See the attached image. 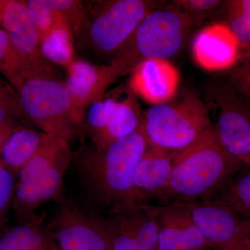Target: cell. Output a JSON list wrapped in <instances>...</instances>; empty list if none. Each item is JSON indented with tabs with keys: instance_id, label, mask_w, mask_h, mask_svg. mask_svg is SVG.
Wrapping results in <instances>:
<instances>
[{
	"instance_id": "obj_1",
	"label": "cell",
	"mask_w": 250,
	"mask_h": 250,
	"mask_svg": "<svg viewBox=\"0 0 250 250\" xmlns=\"http://www.w3.org/2000/svg\"><path fill=\"white\" fill-rule=\"evenodd\" d=\"M147 147L143 120L134 132L106 147H81L72 159L82 202L103 215L146 203L135 187L134 173Z\"/></svg>"
},
{
	"instance_id": "obj_2",
	"label": "cell",
	"mask_w": 250,
	"mask_h": 250,
	"mask_svg": "<svg viewBox=\"0 0 250 250\" xmlns=\"http://www.w3.org/2000/svg\"><path fill=\"white\" fill-rule=\"evenodd\" d=\"M245 167L225 152L212 126L191 146L174 154L160 205L213 198Z\"/></svg>"
},
{
	"instance_id": "obj_3",
	"label": "cell",
	"mask_w": 250,
	"mask_h": 250,
	"mask_svg": "<svg viewBox=\"0 0 250 250\" xmlns=\"http://www.w3.org/2000/svg\"><path fill=\"white\" fill-rule=\"evenodd\" d=\"M193 26L173 3L159 6L145 16L108 65L118 80L147 59L167 60L180 50Z\"/></svg>"
},
{
	"instance_id": "obj_4",
	"label": "cell",
	"mask_w": 250,
	"mask_h": 250,
	"mask_svg": "<svg viewBox=\"0 0 250 250\" xmlns=\"http://www.w3.org/2000/svg\"><path fill=\"white\" fill-rule=\"evenodd\" d=\"M72 159L68 141L49 134L37 154L18 174L12 202L16 220L35 214L46 202L62 200V179Z\"/></svg>"
},
{
	"instance_id": "obj_5",
	"label": "cell",
	"mask_w": 250,
	"mask_h": 250,
	"mask_svg": "<svg viewBox=\"0 0 250 250\" xmlns=\"http://www.w3.org/2000/svg\"><path fill=\"white\" fill-rule=\"evenodd\" d=\"M148 146L174 153L191 146L212 127L205 104L193 92L153 105L143 116Z\"/></svg>"
},
{
	"instance_id": "obj_6",
	"label": "cell",
	"mask_w": 250,
	"mask_h": 250,
	"mask_svg": "<svg viewBox=\"0 0 250 250\" xmlns=\"http://www.w3.org/2000/svg\"><path fill=\"white\" fill-rule=\"evenodd\" d=\"M15 90L24 122L67 141L80 134L83 115L77 109L65 83L34 77L23 81Z\"/></svg>"
},
{
	"instance_id": "obj_7",
	"label": "cell",
	"mask_w": 250,
	"mask_h": 250,
	"mask_svg": "<svg viewBox=\"0 0 250 250\" xmlns=\"http://www.w3.org/2000/svg\"><path fill=\"white\" fill-rule=\"evenodd\" d=\"M203 102L219 143L237 162L250 166V104L226 81H208Z\"/></svg>"
},
{
	"instance_id": "obj_8",
	"label": "cell",
	"mask_w": 250,
	"mask_h": 250,
	"mask_svg": "<svg viewBox=\"0 0 250 250\" xmlns=\"http://www.w3.org/2000/svg\"><path fill=\"white\" fill-rule=\"evenodd\" d=\"M143 120L137 95L129 86L120 85L90 104L85 109L80 134L102 149L134 132Z\"/></svg>"
},
{
	"instance_id": "obj_9",
	"label": "cell",
	"mask_w": 250,
	"mask_h": 250,
	"mask_svg": "<svg viewBox=\"0 0 250 250\" xmlns=\"http://www.w3.org/2000/svg\"><path fill=\"white\" fill-rule=\"evenodd\" d=\"M161 2L152 0H111L100 2L88 16L82 34L94 52L113 55Z\"/></svg>"
},
{
	"instance_id": "obj_10",
	"label": "cell",
	"mask_w": 250,
	"mask_h": 250,
	"mask_svg": "<svg viewBox=\"0 0 250 250\" xmlns=\"http://www.w3.org/2000/svg\"><path fill=\"white\" fill-rule=\"evenodd\" d=\"M47 225L59 250H112L103 215L83 202L62 200Z\"/></svg>"
},
{
	"instance_id": "obj_11",
	"label": "cell",
	"mask_w": 250,
	"mask_h": 250,
	"mask_svg": "<svg viewBox=\"0 0 250 250\" xmlns=\"http://www.w3.org/2000/svg\"><path fill=\"white\" fill-rule=\"evenodd\" d=\"M2 29L27 69L30 78L57 80L51 62L41 49V38L25 1L8 0L3 16Z\"/></svg>"
},
{
	"instance_id": "obj_12",
	"label": "cell",
	"mask_w": 250,
	"mask_h": 250,
	"mask_svg": "<svg viewBox=\"0 0 250 250\" xmlns=\"http://www.w3.org/2000/svg\"><path fill=\"white\" fill-rule=\"evenodd\" d=\"M112 250H156L154 205L142 203L103 215Z\"/></svg>"
},
{
	"instance_id": "obj_13",
	"label": "cell",
	"mask_w": 250,
	"mask_h": 250,
	"mask_svg": "<svg viewBox=\"0 0 250 250\" xmlns=\"http://www.w3.org/2000/svg\"><path fill=\"white\" fill-rule=\"evenodd\" d=\"M179 203L213 250H225L250 232V220L215 200Z\"/></svg>"
},
{
	"instance_id": "obj_14",
	"label": "cell",
	"mask_w": 250,
	"mask_h": 250,
	"mask_svg": "<svg viewBox=\"0 0 250 250\" xmlns=\"http://www.w3.org/2000/svg\"><path fill=\"white\" fill-rule=\"evenodd\" d=\"M156 250H213L179 202L154 205Z\"/></svg>"
},
{
	"instance_id": "obj_15",
	"label": "cell",
	"mask_w": 250,
	"mask_h": 250,
	"mask_svg": "<svg viewBox=\"0 0 250 250\" xmlns=\"http://www.w3.org/2000/svg\"><path fill=\"white\" fill-rule=\"evenodd\" d=\"M241 49L239 41L225 23L204 28L192 45L195 62L208 71L232 68L241 58Z\"/></svg>"
},
{
	"instance_id": "obj_16",
	"label": "cell",
	"mask_w": 250,
	"mask_h": 250,
	"mask_svg": "<svg viewBox=\"0 0 250 250\" xmlns=\"http://www.w3.org/2000/svg\"><path fill=\"white\" fill-rule=\"evenodd\" d=\"M129 88L153 105L170 101L177 95L178 70L166 59H147L131 72Z\"/></svg>"
},
{
	"instance_id": "obj_17",
	"label": "cell",
	"mask_w": 250,
	"mask_h": 250,
	"mask_svg": "<svg viewBox=\"0 0 250 250\" xmlns=\"http://www.w3.org/2000/svg\"><path fill=\"white\" fill-rule=\"evenodd\" d=\"M67 70L65 86L83 115L90 104L103 96L118 80L109 65H94L83 59H74Z\"/></svg>"
},
{
	"instance_id": "obj_18",
	"label": "cell",
	"mask_w": 250,
	"mask_h": 250,
	"mask_svg": "<svg viewBox=\"0 0 250 250\" xmlns=\"http://www.w3.org/2000/svg\"><path fill=\"white\" fill-rule=\"evenodd\" d=\"M174 154L148 146L134 173L135 187L146 203L161 202L170 182Z\"/></svg>"
},
{
	"instance_id": "obj_19",
	"label": "cell",
	"mask_w": 250,
	"mask_h": 250,
	"mask_svg": "<svg viewBox=\"0 0 250 250\" xmlns=\"http://www.w3.org/2000/svg\"><path fill=\"white\" fill-rule=\"evenodd\" d=\"M42 211L18 220L0 233V250H59Z\"/></svg>"
},
{
	"instance_id": "obj_20",
	"label": "cell",
	"mask_w": 250,
	"mask_h": 250,
	"mask_svg": "<svg viewBox=\"0 0 250 250\" xmlns=\"http://www.w3.org/2000/svg\"><path fill=\"white\" fill-rule=\"evenodd\" d=\"M48 135L23 125L18 126L0 149V165L17 176L37 154Z\"/></svg>"
},
{
	"instance_id": "obj_21",
	"label": "cell",
	"mask_w": 250,
	"mask_h": 250,
	"mask_svg": "<svg viewBox=\"0 0 250 250\" xmlns=\"http://www.w3.org/2000/svg\"><path fill=\"white\" fill-rule=\"evenodd\" d=\"M210 200L226 206L242 218L250 220V170L237 174Z\"/></svg>"
},
{
	"instance_id": "obj_22",
	"label": "cell",
	"mask_w": 250,
	"mask_h": 250,
	"mask_svg": "<svg viewBox=\"0 0 250 250\" xmlns=\"http://www.w3.org/2000/svg\"><path fill=\"white\" fill-rule=\"evenodd\" d=\"M41 49L49 62L67 68L75 59L69 26L58 28L44 36L41 39Z\"/></svg>"
},
{
	"instance_id": "obj_23",
	"label": "cell",
	"mask_w": 250,
	"mask_h": 250,
	"mask_svg": "<svg viewBox=\"0 0 250 250\" xmlns=\"http://www.w3.org/2000/svg\"><path fill=\"white\" fill-rule=\"evenodd\" d=\"M225 23L241 44V48L250 46V0H230L225 3Z\"/></svg>"
},
{
	"instance_id": "obj_24",
	"label": "cell",
	"mask_w": 250,
	"mask_h": 250,
	"mask_svg": "<svg viewBox=\"0 0 250 250\" xmlns=\"http://www.w3.org/2000/svg\"><path fill=\"white\" fill-rule=\"evenodd\" d=\"M0 72L13 88H16L23 81L30 78L27 69L11 45L6 31L0 27Z\"/></svg>"
},
{
	"instance_id": "obj_25",
	"label": "cell",
	"mask_w": 250,
	"mask_h": 250,
	"mask_svg": "<svg viewBox=\"0 0 250 250\" xmlns=\"http://www.w3.org/2000/svg\"><path fill=\"white\" fill-rule=\"evenodd\" d=\"M49 9L57 11L66 21L72 34L80 35L84 31L88 14L80 1L77 0H41Z\"/></svg>"
},
{
	"instance_id": "obj_26",
	"label": "cell",
	"mask_w": 250,
	"mask_h": 250,
	"mask_svg": "<svg viewBox=\"0 0 250 250\" xmlns=\"http://www.w3.org/2000/svg\"><path fill=\"white\" fill-rule=\"evenodd\" d=\"M25 1L33 21L37 27L41 39L51 31L58 28L68 26L62 15L45 6L41 0H28Z\"/></svg>"
},
{
	"instance_id": "obj_27",
	"label": "cell",
	"mask_w": 250,
	"mask_h": 250,
	"mask_svg": "<svg viewBox=\"0 0 250 250\" xmlns=\"http://www.w3.org/2000/svg\"><path fill=\"white\" fill-rule=\"evenodd\" d=\"M17 176L0 165V233L7 228Z\"/></svg>"
},
{
	"instance_id": "obj_28",
	"label": "cell",
	"mask_w": 250,
	"mask_h": 250,
	"mask_svg": "<svg viewBox=\"0 0 250 250\" xmlns=\"http://www.w3.org/2000/svg\"><path fill=\"white\" fill-rule=\"evenodd\" d=\"M173 4L191 20L194 26L200 24L218 9L219 0H177Z\"/></svg>"
},
{
	"instance_id": "obj_29",
	"label": "cell",
	"mask_w": 250,
	"mask_h": 250,
	"mask_svg": "<svg viewBox=\"0 0 250 250\" xmlns=\"http://www.w3.org/2000/svg\"><path fill=\"white\" fill-rule=\"evenodd\" d=\"M227 82L250 104V57H241L231 68Z\"/></svg>"
},
{
	"instance_id": "obj_30",
	"label": "cell",
	"mask_w": 250,
	"mask_h": 250,
	"mask_svg": "<svg viewBox=\"0 0 250 250\" xmlns=\"http://www.w3.org/2000/svg\"><path fill=\"white\" fill-rule=\"evenodd\" d=\"M0 106L11 112L21 121L24 122L17 93L12 85L0 79Z\"/></svg>"
},
{
	"instance_id": "obj_31",
	"label": "cell",
	"mask_w": 250,
	"mask_h": 250,
	"mask_svg": "<svg viewBox=\"0 0 250 250\" xmlns=\"http://www.w3.org/2000/svg\"><path fill=\"white\" fill-rule=\"evenodd\" d=\"M19 119L13 113L0 106V149L11 133L21 126Z\"/></svg>"
},
{
	"instance_id": "obj_32",
	"label": "cell",
	"mask_w": 250,
	"mask_h": 250,
	"mask_svg": "<svg viewBox=\"0 0 250 250\" xmlns=\"http://www.w3.org/2000/svg\"><path fill=\"white\" fill-rule=\"evenodd\" d=\"M225 250H250V232Z\"/></svg>"
},
{
	"instance_id": "obj_33",
	"label": "cell",
	"mask_w": 250,
	"mask_h": 250,
	"mask_svg": "<svg viewBox=\"0 0 250 250\" xmlns=\"http://www.w3.org/2000/svg\"><path fill=\"white\" fill-rule=\"evenodd\" d=\"M8 0H0V27L2 28L3 16Z\"/></svg>"
},
{
	"instance_id": "obj_34",
	"label": "cell",
	"mask_w": 250,
	"mask_h": 250,
	"mask_svg": "<svg viewBox=\"0 0 250 250\" xmlns=\"http://www.w3.org/2000/svg\"><path fill=\"white\" fill-rule=\"evenodd\" d=\"M246 55L249 56V57H250V46L249 48L247 49V52H246Z\"/></svg>"
}]
</instances>
